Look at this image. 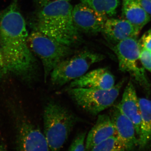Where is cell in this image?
<instances>
[{"label":"cell","instance_id":"1","mask_svg":"<svg viewBox=\"0 0 151 151\" xmlns=\"http://www.w3.org/2000/svg\"><path fill=\"white\" fill-rule=\"evenodd\" d=\"M26 23L17 0L0 12V81L14 76L26 82L37 77L38 64L28 42Z\"/></svg>","mask_w":151,"mask_h":151},{"label":"cell","instance_id":"2","mask_svg":"<svg viewBox=\"0 0 151 151\" xmlns=\"http://www.w3.org/2000/svg\"><path fill=\"white\" fill-rule=\"evenodd\" d=\"M36 18L34 30L70 46L81 39L73 23V7L67 0H56L41 8Z\"/></svg>","mask_w":151,"mask_h":151},{"label":"cell","instance_id":"3","mask_svg":"<svg viewBox=\"0 0 151 151\" xmlns=\"http://www.w3.org/2000/svg\"><path fill=\"white\" fill-rule=\"evenodd\" d=\"M81 119L66 107L54 101L45 107L43 113L44 135L50 150L62 148L71 131Z\"/></svg>","mask_w":151,"mask_h":151},{"label":"cell","instance_id":"4","mask_svg":"<svg viewBox=\"0 0 151 151\" xmlns=\"http://www.w3.org/2000/svg\"><path fill=\"white\" fill-rule=\"evenodd\" d=\"M28 42L31 50L41 61L45 82L57 65L72 53L70 46L36 30L29 35Z\"/></svg>","mask_w":151,"mask_h":151},{"label":"cell","instance_id":"5","mask_svg":"<svg viewBox=\"0 0 151 151\" xmlns=\"http://www.w3.org/2000/svg\"><path fill=\"white\" fill-rule=\"evenodd\" d=\"M104 58L103 55L88 50L68 57L60 62L51 71L52 84L61 86L71 82L84 75L91 65Z\"/></svg>","mask_w":151,"mask_h":151},{"label":"cell","instance_id":"6","mask_svg":"<svg viewBox=\"0 0 151 151\" xmlns=\"http://www.w3.org/2000/svg\"><path fill=\"white\" fill-rule=\"evenodd\" d=\"M124 82L125 79H123L109 89L70 88L68 94L79 107L95 116L113 105Z\"/></svg>","mask_w":151,"mask_h":151},{"label":"cell","instance_id":"7","mask_svg":"<svg viewBox=\"0 0 151 151\" xmlns=\"http://www.w3.org/2000/svg\"><path fill=\"white\" fill-rule=\"evenodd\" d=\"M137 37L128 38L118 42L113 47L119 60L121 71L129 73L134 81L146 90L150 84L144 68L139 64L142 47Z\"/></svg>","mask_w":151,"mask_h":151},{"label":"cell","instance_id":"8","mask_svg":"<svg viewBox=\"0 0 151 151\" xmlns=\"http://www.w3.org/2000/svg\"><path fill=\"white\" fill-rule=\"evenodd\" d=\"M72 16L78 31L90 34L102 32L108 19L105 15L81 3L73 7Z\"/></svg>","mask_w":151,"mask_h":151},{"label":"cell","instance_id":"9","mask_svg":"<svg viewBox=\"0 0 151 151\" xmlns=\"http://www.w3.org/2000/svg\"><path fill=\"white\" fill-rule=\"evenodd\" d=\"M109 116L115 128L116 135L124 145L126 150H134L139 143L134 124L117 105L112 108Z\"/></svg>","mask_w":151,"mask_h":151},{"label":"cell","instance_id":"10","mask_svg":"<svg viewBox=\"0 0 151 151\" xmlns=\"http://www.w3.org/2000/svg\"><path fill=\"white\" fill-rule=\"evenodd\" d=\"M17 147L22 151L50 150L44 134L27 122H23L19 127Z\"/></svg>","mask_w":151,"mask_h":151},{"label":"cell","instance_id":"11","mask_svg":"<svg viewBox=\"0 0 151 151\" xmlns=\"http://www.w3.org/2000/svg\"><path fill=\"white\" fill-rule=\"evenodd\" d=\"M115 85L114 75L107 68H97L70 82L69 89L73 88L109 89Z\"/></svg>","mask_w":151,"mask_h":151},{"label":"cell","instance_id":"12","mask_svg":"<svg viewBox=\"0 0 151 151\" xmlns=\"http://www.w3.org/2000/svg\"><path fill=\"white\" fill-rule=\"evenodd\" d=\"M117 106L134 124L138 138L140 128V110L139 99L132 81H129L127 84L121 102Z\"/></svg>","mask_w":151,"mask_h":151},{"label":"cell","instance_id":"13","mask_svg":"<svg viewBox=\"0 0 151 151\" xmlns=\"http://www.w3.org/2000/svg\"><path fill=\"white\" fill-rule=\"evenodd\" d=\"M140 31L125 19L108 18L102 30L105 37L118 43L126 39L137 36Z\"/></svg>","mask_w":151,"mask_h":151},{"label":"cell","instance_id":"14","mask_svg":"<svg viewBox=\"0 0 151 151\" xmlns=\"http://www.w3.org/2000/svg\"><path fill=\"white\" fill-rule=\"evenodd\" d=\"M115 135L116 131L109 115H99L86 137L85 151H91L95 146Z\"/></svg>","mask_w":151,"mask_h":151},{"label":"cell","instance_id":"15","mask_svg":"<svg viewBox=\"0 0 151 151\" xmlns=\"http://www.w3.org/2000/svg\"><path fill=\"white\" fill-rule=\"evenodd\" d=\"M122 14L125 19L139 31L150 20V16L143 8L139 0L123 1Z\"/></svg>","mask_w":151,"mask_h":151},{"label":"cell","instance_id":"16","mask_svg":"<svg viewBox=\"0 0 151 151\" xmlns=\"http://www.w3.org/2000/svg\"><path fill=\"white\" fill-rule=\"evenodd\" d=\"M141 113L140 128L138 137L140 148H145L151 141V100L139 99Z\"/></svg>","mask_w":151,"mask_h":151},{"label":"cell","instance_id":"17","mask_svg":"<svg viewBox=\"0 0 151 151\" xmlns=\"http://www.w3.org/2000/svg\"><path fill=\"white\" fill-rule=\"evenodd\" d=\"M81 3L107 17L114 16L119 6V0H81Z\"/></svg>","mask_w":151,"mask_h":151},{"label":"cell","instance_id":"18","mask_svg":"<svg viewBox=\"0 0 151 151\" xmlns=\"http://www.w3.org/2000/svg\"><path fill=\"white\" fill-rule=\"evenodd\" d=\"M91 151H126L124 145L116 135H113L95 146Z\"/></svg>","mask_w":151,"mask_h":151},{"label":"cell","instance_id":"19","mask_svg":"<svg viewBox=\"0 0 151 151\" xmlns=\"http://www.w3.org/2000/svg\"><path fill=\"white\" fill-rule=\"evenodd\" d=\"M86 132H81L76 135L68 148V151H85Z\"/></svg>","mask_w":151,"mask_h":151},{"label":"cell","instance_id":"20","mask_svg":"<svg viewBox=\"0 0 151 151\" xmlns=\"http://www.w3.org/2000/svg\"><path fill=\"white\" fill-rule=\"evenodd\" d=\"M139 59L143 68L151 72V50L142 48Z\"/></svg>","mask_w":151,"mask_h":151},{"label":"cell","instance_id":"21","mask_svg":"<svg viewBox=\"0 0 151 151\" xmlns=\"http://www.w3.org/2000/svg\"><path fill=\"white\" fill-rule=\"evenodd\" d=\"M139 43L142 48L151 50V29L143 35Z\"/></svg>","mask_w":151,"mask_h":151},{"label":"cell","instance_id":"22","mask_svg":"<svg viewBox=\"0 0 151 151\" xmlns=\"http://www.w3.org/2000/svg\"><path fill=\"white\" fill-rule=\"evenodd\" d=\"M141 5L148 14L151 16V0H139Z\"/></svg>","mask_w":151,"mask_h":151},{"label":"cell","instance_id":"23","mask_svg":"<svg viewBox=\"0 0 151 151\" xmlns=\"http://www.w3.org/2000/svg\"><path fill=\"white\" fill-rule=\"evenodd\" d=\"M55 1H56V0H35L37 5L40 7V8L42 7L49 3ZM67 1H70L71 0H67Z\"/></svg>","mask_w":151,"mask_h":151},{"label":"cell","instance_id":"24","mask_svg":"<svg viewBox=\"0 0 151 151\" xmlns=\"http://www.w3.org/2000/svg\"><path fill=\"white\" fill-rule=\"evenodd\" d=\"M134 1V0H123V1Z\"/></svg>","mask_w":151,"mask_h":151}]
</instances>
